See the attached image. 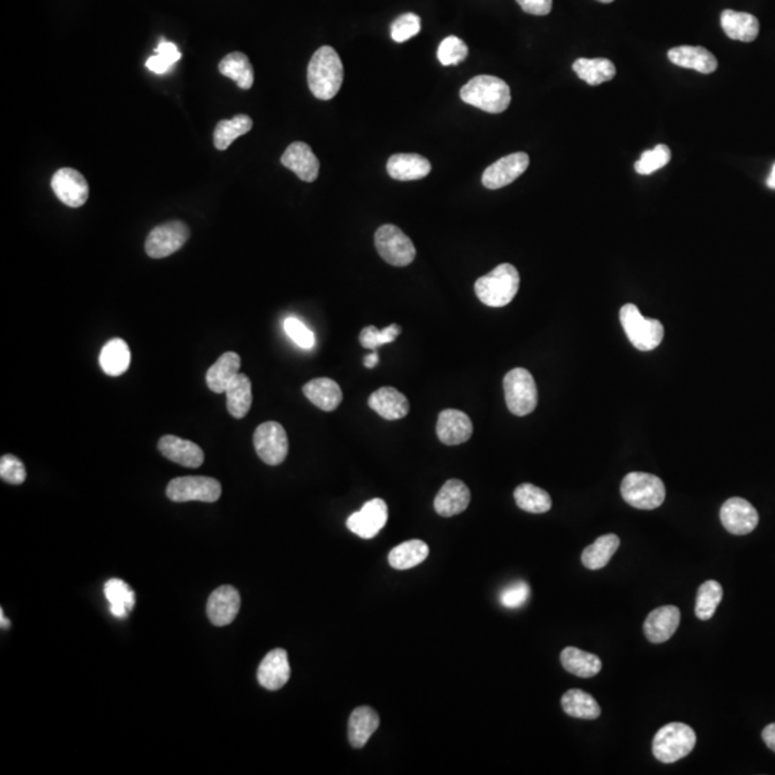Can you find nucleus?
<instances>
[{
  "instance_id": "obj_1",
  "label": "nucleus",
  "mask_w": 775,
  "mask_h": 775,
  "mask_svg": "<svg viewBox=\"0 0 775 775\" xmlns=\"http://www.w3.org/2000/svg\"><path fill=\"white\" fill-rule=\"evenodd\" d=\"M311 92L318 99L334 98L343 84V64L332 46H322L313 54L308 66Z\"/></svg>"
},
{
  "instance_id": "obj_2",
  "label": "nucleus",
  "mask_w": 775,
  "mask_h": 775,
  "mask_svg": "<svg viewBox=\"0 0 775 775\" xmlns=\"http://www.w3.org/2000/svg\"><path fill=\"white\" fill-rule=\"evenodd\" d=\"M464 103L490 114H502L511 103L509 85L497 76L479 75L461 88Z\"/></svg>"
},
{
  "instance_id": "obj_3",
  "label": "nucleus",
  "mask_w": 775,
  "mask_h": 775,
  "mask_svg": "<svg viewBox=\"0 0 775 775\" xmlns=\"http://www.w3.org/2000/svg\"><path fill=\"white\" fill-rule=\"evenodd\" d=\"M518 288V270L510 263H503L475 281V295L490 308H503L513 301Z\"/></svg>"
},
{
  "instance_id": "obj_4",
  "label": "nucleus",
  "mask_w": 775,
  "mask_h": 775,
  "mask_svg": "<svg viewBox=\"0 0 775 775\" xmlns=\"http://www.w3.org/2000/svg\"><path fill=\"white\" fill-rule=\"evenodd\" d=\"M696 733L682 722H671L657 731L652 741L655 758L665 764L682 760L695 748Z\"/></svg>"
},
{
  "instance_id": "obj_5",
  "label": "nucleus",
  "mask_w": 775,
  "mask_h": 775,
  "mask_svg": "<svg viewBox=\"0 0 775 775\" xmlns=\"http://www.w3.org/2000/svg\"><path fill=\"white\" fill-rule=\"evenodd\" d=\"M620 493L629 506L639 510L657 509L666 497L664 481L648 472H629L622 481Z\"/></svg>"
},
{
  "instance_id": "obj_6",
  "label": "nucleus",
  "mask_w": 775,
  "mask_h": 775,
  "mask_svg": "<svg viewBox=\"0 0 775 775\" xmlns=\"http://www.w3.org/2000/svg\"><path fill=\"white\" fill-rule=\"evenodd\" d=\"M620 323L627 339L642 352L656 349L664 339V326L656 319H646L635 304L627 303L620 309Z\"/></svg>"
},
{
  "instance_id": "obj_7",
  "label": "nucleus",
  "mask_w": 775,
  "mask_h": 775,
  "mask_svg": "<svg viewBox=\"0 0 775 775\" xmlns=\"http://www.w3.org/2000/svg\"><path fill=\"white\" fill-rule=\"evenodd\" d=\"M503 387H504L507 408L511 414L525 417L536 410L539 401L536 382L527 369H511L504 377Z\"/></svg>"
},
{
  "instance_id": "obj_8",
  "label": "nucleus",
  "mask_w": 775,
  "mask_h": 775,
  "mask_svg": "<svg viewBox=\"0 0 775 775\" xmlns=\"http://www.w3.org/2000/svg\"><path fill=\"white\" fill-rule=\"evenodd\" d=\"M375 248L380 257L392 266H408L414 262L417 250L412 240L394 225H385L375 233Z\"/></svg>"
},
{
  "instance_id": "obj_9",
  "label": "nucleus",
  "mask_w": 775,
  "mask_h": 775,
  "mask_svg": "<svg viewBox=\"0 0 775 775\" xmlns=\"http://www.w3.org/2000/svg\"><path fill=\"white\" fill-rule=\"evenodd\" d=\"M220 495L221 484L210 477H179L167 487V497L174 503H216Z\"/></svg>"
},
{
  "instance_id": "obj_10",
  "label": "nucleus",
  "mask_w": 775,
  "mask_h": 775,
  "mask_svg": "<svg viewBox=\"0 0 775 775\" xmlns=\"http://www.w3.org/2000/svg\"><path fill=\"white\" fill-rule=\"evenodd\" d=\"M256 452L267 465H279L283 463L289 452V440L285 428L276 421L263 422L256 428L253 435Z\"/></svg>"
},
{
  "instance_id": "obj_11",
  "label": "nucleus",
  "mask_w": 775,
  "mask_h": 775,
  "mask_svg": "<svg viewBox=\"0 0 775 775\" xmlns=\"http://www.w3.org/2000/svg\"><path fill=\"white\" fill-rule=\"evenodd\" d=\"M188 237L190 230L186 223L168 221L152 228L145 242V251L152 258L168 257L183 248Z\"/></svg>"
},
{
  "instance_id": "obj_12",
  "label": "nucleus",
  "mask_w": 775,
  "mask_h": 775,
  "mask_svg": "<svg viewBox=\"0 0 775 775\" xmlns=\"http://www.w3.org/2000/svg\"><path fill=\"white\" fill-rule=\"evenodd\" d=\"M719 518L726 532L735 536H745L756 530L760 521L758 511L744 498L733 497L722 504Z\"/></svg>"
},
{
  "instance_id": "obj_13",
  "label": "nucleus",
  "mask_w": 775,
  "mask_h": 775,
  "mask_svg": "<svg viewBox=\"0 0 775 775\" xmlns=\"http://www.w3.org/2000/svg\"><path fill=\"white\" fill-rule=\"evenodd\" d=\"M50 187H52L55 196L65 205L73 207V209L82 207L89 197V186H88L87 179L73 168L58 170L52 175Z\"/></svg>"
},
{
  "instance_id": "obj_14",
  "label": "nucleus",
  "mask_w": 775,
  "mask_h": 775,
  "mask_svg": "<svg viewBox=\"0 0 775 775\" xmlns=\"http://www.w3.org/2000/svg\"><path fill=\"white\" fill-rule=\"evenodd\" d=\"M387 521V503L382 498H373L365 503L359 511L350 514L346 526L361 539H372L385 527Z\"/></svg>"
},
{
  "instance_id": "obj_15",
  "label": "nucleus",
  "mask_w": 775,
  "mask_h": 775,
  "mask_svg": "<svg viewBox=\"0 0 775 775\" xmlns=\"http://www.w3.org/2000/svg\"><path fill=\"white\" fill-rule=\"evenodd\" d=\"M530 158L526 152H514L486 168L483 184L488 190H498L516 181L527 170Z\"/></svg>"
},
{
  "instance_id": "obj_16",
  "label": "nucleus",
  "mask_w": 775,
  "mask_h": 775,
  "mask_svg": "<svg viewBox=\"0 0 775 775\" xmlns=\"http://www.w3.org/2000/svg\"><path fill=\"white\" fill-rule=\"evenodd\" d=\"M280 161L283 167L295 173L302 181H306V183H313L319 175V160L311 149V145L306 144V142L297 141V142L290 144L283 152Z\"/></svg>"
},
{
  "instance_id": "obj_17",
  "label": "nucleus",
  "mask_w": 775,
  "mask_h": 775,
  "mask_svg": "<svg viewBox=\"0 0 775 775\" xmlns=\"http://www.w3.org/2000/svg\"><path fill=\"white\" fill-rule=\"evenodd\" d=\"M240 610V593L230 585L220 586L210 595L207 616L214 626H227Z\"/></svg>"
},
{
  "instance_id": "obj_18",
  "label": "nucleus",
  "mask_w": 775,
  "mask_h": 775,
  "mask_svg": "<svg viewBox=\"0 0 775 775\" xmlns=\"http://www.w3.org/2000/svg\"><path fill=\"white\" fill-rule=\"evenodd\" d=\"M290 678V664L285 649L270 650L257 669L258 684L269 691L283 688Z\"/></svg>"
},
{
  "instance_id": "obj_19",
  "label": "nucleus",
  "mask_w": 775,
  "mask_h": 775,
  "mask_svg": "<svg viewBox=\"0 0 775 775\" xmlns=\"http://www.w3.org/2000/svg\"><path fill=\"white\" fill-rule=\"evenodd\" d=\"M472 422L458 410H444L438 415L437 435L445 445H460L472 435Z\"/></svg>"
},
{
  "instance_id": "obj_20",
  "label": "nucleus",
  "mask_w": 775,
  "mask_h": 775,
  "mask_svg": "<svg viewBox=\"0 0 775 775\" xmlns=\"http://www.w3.org/2000/svg\"><path fill=\"white\" fill-rule=\"evenodd\" d=\"M680 622V610L677 606H662L654 609L646 618L643 632L650 643H665L677 632Z\"/></svg>"
},
{
  "instance_id": "obj_21",
  "label": "nucleus",
  "mask_w": 775,
  "mask_h": 775,
  "mask_svg": "<svg viewBox=\"0 0 775 775\" xmlns=\"http://www.w3.org/2000/svg\"><path fill=\"white\" fill-rule=\"evenodd\" d=\"M368 405L378 415L388 421H396L407 417L410 412V401L403 392L392 387H382L369 396Z\"/></svg>"
},
{
  "instance_id": "obj_22",
  "label": "nucleus",
  "mask_w": 775,
  "mask_h": 775,
  "mask_svg": "<svg viewBox=\"0 0 775 775\" xmlns=\"http://www.w3.org/2000/svg\"><path fill=\"white\" fill-rule=\"evenodd\" d=\"M158 449L167 460L183 467L198 468L204 463V452L197 444L175 435H164L160 438Z\"/></svg>"
},
{
  "instance_id": "obj_23",
  "label": "nucleus",
  "mask_w": 775,
  "mask_h": 775,
  "mask_svg": "<svg viewBox=\"0 0 775 775\" xmlns=\"http://www.w3.org/2000/svg\"><path fill=\"white\" fill-rule=\"evenodd\" d=\"M472 502L470 488L461 480H449L434 500V509L441 517H454L467 510Z\"/></svg>"
},
{
  "instance_id": "obj_24",
  "label": "nucleus",
  "mask_w": 775,
  "mask_h": 775,
  "mask_svg": "<svg viewBox=\"0 0 775 775\" xmlns=\"http://www.w3.org/2000/svg\"><path fill=\"white\" fill-rule=\"evenodd\" d=\"M669 61L680 68L695 69L701 73H712L718 68V61L702 46H678L668 52Z\"/></svg>"
},
{
  "instance_id": "obj_25",
  "label": "nucleus",
  "mask_w": 775,
  "mask_h": 775,
  "mask_svg": "<svg viewBox=\"0 0 775 775\" xmlns=\"http://www.w3.org/2000/svg\"><path fill=\"white\" fill-rule=\"evenodd\" d=\"M388 174L398 181L421 180L431 173V163L418 154H395L387 164Z\"/></svg>"
},
{
  "instance_id": "obj_26",
  "label": "nucleus",
  "mask_w": 775,
  "mask_h": 775,
  "mask_svg": "<svg viewBox=\"0 0 775 775\" xmlns=\"http://www.w3.org/2000/svg\"><path fill=\"white\" fill-rule=\"evenodd\" d=\"M721 27L728 38L741 42H753L760 34V22L756 16L731 9L722 12Z\"/></svg>"
},
{
  "instance_id": "obj_27",
  "label": "nucleus",
  "mask_w": 775,
  "mask_h": 775,
  "mask_svg": "<svg viewBox=\"0 0 775 775\" xmlns=\"http://www.w3.org/2000/svg\"><path fill=\"white\" fill-rule=\"evenodd\" d=\"M303 394L313 405L326 412L336 410L343 398L342 389L331 378L309 380L303 387Z\"/></svg>"
},
{
  "instance_id": "obj_28",
  "label": "nucleus",
  "mask_w": 775,
  "mask_h": 775,
  "mask_svg": "<svg viewBox=\"0 0 775 775\" xmlns=\"http://www.w3.org/2000/svg\"><path fill=\"white\" fill-rule=\"evenodd\" d=\"M380 726V715L371 707H359L350 714L348 738L354 748H364Z\"/></svg>"
},
{
  "instance_id": "obj_29",
  "label": "nucleus",
  "mask_w": 775,
  "mask_h": 775,
  "mask_svg": "<svg viewBox=\"0 0 775 775\" xmlns=\"http://www.w3.org/2000/svg\"><path fill=\"white\" fill-rule=\"evenodd\" d=\"M240 365H242V359L236 352H226V354L221 355L207 371V375H205L207 387L216 394H223L230 382L239 373Z\"/></svg>"
},
{
  "instance_id": "obj_30",
  "label": "nucleus",
  "mask_w": 775,
  "mask_h": 775,
  "mask_svg": "<svg viewBox=\"0 0 775 775\" xmlns=\"http://www.w3.org/2000/svg\"><path fill=\"white\" fill-rule=\"evenodd\" d=\"M560 662L567 672L579 678L596 677L597 673L602 671L601 657L579 649V648H574V646H567L563 649L562 654H560Z\"/></svg>"
},
{
  "instance_id": "obj_31",
  "label": "nucleus",
  "mask_w": 775,
  "mask_h": 775,
  "mask_svg": "<svg viewBox=\"0 0 775 775\" xmlns=\"http://www.w3.org/2000/svg\"><path fill=\"white\" fill-rule=\"evenodd\" d=\"M131 352L124 339L115 338L104 345L99 354V365L110 377H119L128 371Z\"/></svg>"
},
{
  "instance_id": "obj_32",
  "label": "nucleus",
  "mask_w": 775,
  "mask_h": 775,
  "mask_svg": "<svg viewBox=\"0 0 775 775\" xmlns=\"http://www.w3.org/2000/svg\"><path fill=\"white\" fill-rule=\"evenodd\" d=\"M430 555V548L422 540H408L392 549L388 562L396 571H408L418 566Z\"/></svg>"
},
{
  "instance_id": "obj_33",
  "label": "nucleus",
  "mask_w": 775,
  "mask_h": 775,
  "mask_svg": "<svg viewBox=\"0 0 775 775\" xmlns=\"http://www.w3.org/2000/svg\"><path fill=\"white\" fill-rule=\"evenodd\" d=\"M620 546V539L616 534H604L595 540L581 553V563L589 571L603 569Z\"/></svg>"
},
{
  "instance_id": "obj_34",
  "label": "nucleus",
  "mask_w": 775,
  "mask_h": 775,
  "mask_svg": "<svg viewBox=\"0 0 775 775\" xmlns=\"http://www.w3.org/2000/svg\"><path fill=\"white\" fill-rule=\"evenodd\" d=\"M227 396V410L234 418H244L249 414L253 403L251 382L248 375L237 373L236 378L230 382L226 389Z\"/></svg>"
},
{
  "instance_id": "obj_35",
  "label": "nucleus",
  "mask_w": 775,
  "mask_h": 775,
  "mask_svg": "<svg viewBox=\"0 0 775 775\" xmlns=\"http://www.w3.org/2000/svg\"><path fill=\"white\" fill-rule=\"evenodd\" d=\"M573 71L578 73L581 81H585L586 84L592 85V87L609 82L616 75L615 65L604 58H596V59L580 58L574 62Z\"/></svg>"
},
{
  "instance_id": "obj_36",
  "label": "nucleus",
  "mask_w": 775,
  "mask_h": 775,
  "mask_svg": "<svg viewBox=\"0 0 775 775\" xmlns=\"http://www.w3.org/2000/svg\"><path fill=\"white\" fill-rule=\"evenodd\" d=\"M221 75L227 76L236 82L242 89H250L255 82V69L250 59L242 52H232L221 59L219 64Z\"/></svg>"
},
{
  "instance_id": "obj_37",
  "label": "nucleus",
  "mask_w": 775,
  "mask_h": 775,
  "mask_svg": "<svg viewBox=\"0 0 775 775\" xmlns=\"http://www.w3.org/2000/svg\"><path fill=\"white\" fill-rule=\"evenodd\" d=\"M562 708L569 717L579 719H596L602 712L597 701L581 689H569L562 696Z\"/></svg>"
},
{
  "instance_id": "obj_38",
  "label": "nucleus",
  "mask_w": 775,
  "mask_h": 775,
  "mask_svg": "<svg viewBox=\"0 0 775 775\" xmlns=\"http://www.w3.org/2000/svg\"><path fill=\"white\" fill-rule=\"evenodd\" d=\"M251 128H253V121L246 114L236 115L232 119H223L217 124L216 129H214L216 149L225 151L233 144V141L248 134Z\"/></svg>"
},
{
  "instance_id": "obj_39",
  "label": "nucleus",
  "mask_w": 775,
  "mask_h": 775,
  "mask_svg": "<svg viewBox=\"0 0 775 775\" xmlns=\"http://www.w3.org/2000/svg\"><path fill=\"white\" fill-rule=\"evenodd\" d=\"M105 596L115 618H127L135 606V593L121 579H111L105 585Z\"/></svg>"
},
{
  "instance_id": "obj_40",
  "label": "nucleus",
  "mask_w": 775,
  "mask_h": 775,
  "mask_svg": "<svg viewBox=\"0 0 775 775\" xmlns=\"http://www.w3.org/2000/svg\"><path fill=\"white\" fill-rule=\"evenodd\" d=\"M517 506L527 513L543 514L551 509V498L548 491L533 484H521L514 490Z\"/></svg>"
},
{
  "instance_id": "obj_41",
  "label": "nucleus",
  "mask_w": 775,
  "mask_h": 775,
  "mask_svg": "<svg viewBox=\"0 0 775 775\" xmlns=\"http://www.w3.org/2000/svg\"><path fill=\"white\" fill-rule=\"evenodd\" d=\"M724 590L717 580H708L696 593L695 615L700 620H710L721 603Z\"/></svg>"
},
{
  "instance_id": "obj_42",
  "label": "nucleus",
  "mask_w": 775,
  "mask_h": 775,
  "mask_svg": "<svg viewBox=\"0 0 775 775\" xmlns=\"http://www.w3.org/2000/svg\"><path fill=\"white\" fill-rule=\"evenodd\" d=\"M671 150L665 144H659L654 150H648L643 152L641 158L635 163V172L638 174L649 175L652 173L661 170L665 167L666 164L671 161Z\"/></svg>"
},
{
  "instance_id": "obj_43",
  "label": "nucleus",
  "mask_w": 775,
  "mask_h": 775,
  "mask_svg": "<svg viewBox=\"0 0 775 775\" xmlns=\"http://www.w3.org/2000/svg\"><path fill=\"white\" fill-rule=\"evenodd\" d=\"M399 334H401V326L396 323H392L391 326L385 327L382 331L375 326H366L359 334V342L366 349L377 350L380 346L394 342Z\"/></svg>"
},
{
  "instance_id": "obj_44",
  "label": "nucleus",
  "mask_w": 775,
  "mask_h": 775,
  "mask_svg": "<svg viewBox=\"0 0 775 775\" xmlns=\"http://www.w3.org/2000/svg\"><path fill=\"white\" fill-rule=\"evenodd\" d=\"M437 57L444 66L461 64L464 59H467L468 46L460 38L449 36L438 46Z\"/></svg>"
},
{
  "instance_id": "obj_45",
  "label": "nucleus",
  "mask_w": 775,
  "mask_h": 775,
  "mask_svg": "<svg viewBox=\"0 0 775 775\" xmlns=\"http://www.w3.org/2000/svg\"><path fill=\"white\" fill-rule=\"evenodd\" d=\"M421 31V19L415 13H405L396 18L391 25V38L403 43L414 38Z\"/></svg>"
},
{
  "instance_id": "obj_46",
  "label": "nucleus",
  "mask_w": 775,
  "mask_h": 775,
  "mask_svg": "<svg viewBox=\"0 0 775 775\" xmlns=\"http://www.w3.org/2000/svg\"><path fill=\"white\" fill-rule=\"evenodd\" d=\"M283 327H285L288 336L297 346H301L303 349H312L313 346H315V334L297 318H286L285 322H283Z\"/></svg>"
},
{
  "instance_id": "obj_47",
  "label": "nucleus",
  "mask_w": 775,
  "mask_h": 775,
  "mask_svg": "<svg viewBox=\"0 0 775 775\" xmlns=\"http://www.w3.org/2000/svg\"><path fill=\"white\" fill-rule=\"evenodd\" d=\"M0 477L4 483L13 484V486L25 483V480H27L25 464L18 457L6 454L0 458Z\"/></svg>"
},
{
  "instance_id": "obj_48",
  "label": "nucleus",
  "mask_w": 775,
  "mask_h": 775,
  "mask_svg": "<svg viewBox=\"0 0 775 775\" xmlns=\"http://www.w3.org/2000/svg\"><path fill=\"white\" fill-rule=\"evenodd\" d=\"M530 596V587L526 581H516L513 585L507 586L500 593V602L507 609H518L525 606Z\"/></svg>"
},
{
  "instance_id": "obj_49",
  "label": "nucleus",
  "mask_w": 775,
  "mask_h": 775,
  "mask_svg": "<svg viewBox=\"0 0 775 775\" xmlns=\"http://www.w3.org/2000/svg\"><path fill=\"white\" fill-rule=\"evenodd\" d=\"M528 15L546 16L553 9V0H516Z\"/></svg>"
},
{
  "instance_id": "obj_50",
  "label": "nucleus",
  "mask_w": 775,
  "mask_h": 775,
  "mask_svg": "<svg viewBox=\"0 0 775 775\" xmlns=\"http://www.w3.org/2000/svg\"><path fill=\"white\" fill-rule=\"evenodd\" d=\"M156 52L157 55H161V57L165 58V59H168V61L174 65L181 59V52H180L177 45L168 42V41H164V39H161L160 43L157 46Z\"/></svg>"
},
{
  "instance_id": "obj_51",
  "label": "nucleus",
  "mask_w": 775,
  "mask_h": 775,
  "mask_svg": "<svg viewBox=\"0 0 775 775\" xmlns=\"http://www.w3.org/2000/svg\"><path fill=\"white\" fill-rule=\"evenodd\" d=\"M145 66H147L151 73H160L161 75V73H170L173 66H174V64H172V62L165 59V58L161 57V55L156 54L147 59Z\"/></svg>"
},
{
  "instance_id": "obj_52",
  "label": "nucleus",
  "mask_w": 775,
  "mask_h": 775,
  "mask_svg": "<svg viewBox=\"0 0 775 775\" xmlns=\"http://www.w3.org/2000/svg\"><path fill=\"white\" fill-rule=\"evenodd\" d=\"M763 740H764L768 748L775 753V724L765 726L764 731H763Z\"/></svg>"
},
{
  "instance_id": "obj_53",
  "label": "nucleus",
  "mask_w": 775,
  "mask_h": 775,
  "mask_svg": "<svg viewBox=\"0 0 775 775\" xmlns=\"http://www.w3.org/2000/svg\"><path fill=\"white\" fill-rule=\"evenodd\" d=\"M378 361H380V355L377 354V350L373 352V354L368 355L365 357V366L368 369H372L377 366Z\"/></svg>"
},
{
  "instance_id": "obj_54",
  "label": "nucleus",
  "mask_w": 775,
  "mask_h": 775,
  "mask_svg": "<svg viewBox=\"0 0 775 775\" xmlns=\"http://www.w3.org/2000/svg\"><path fill=\"white\" fill-rule=\"evenodd\" d=\"M767 186L770 187V188H772V190H775V164L774 167H772L771 174L768 177Z\"/></svg>"
},
{
  "instance_id": "obj_55",
  "label": "nucleus",
  "mask_w": 775,
  "mask_h": 775,
  "mask_svg": "<svg viewBox=\"0 0 775 775\" xmlns=\"http://www.w3.org/2000/svg\"><path fill=\"white\" fill-rule=\"evenodd\" d=\"M0 615H2V627H4H4H9V620L4 618V610L0 612Z\"/></svg>"
},
{
  "instance_id": "obj_56",
  "label": "nucleus",
  "mask_w": 775,
  "mask_h": 775,
  "mask_svg": "<svg viewBox=\"0 0 775 775\" xmlns=\"http://www.w3.org/2000/svg\"><path fill=\"white\" fill-rule=\"evenodd\" d=\"M597 2H601V4H612L613 0H597Z\"/></svg>"
}]
</instances>
